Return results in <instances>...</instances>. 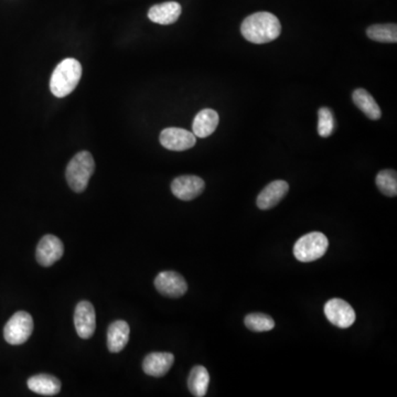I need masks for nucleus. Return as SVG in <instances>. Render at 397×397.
I'll return each mask as SVG.
<instances>
[{
	"label": "nucleus",
	"mask_w": 397,
	"mask_h": 397,
	"mask_svg": "<svg viewBox=\"0 0 397 397\" xmlns=\"http://www.w3.org/2000/svg\"><path fill=\"white\" fill-rule=\"evenodd\" d=\"M282 32L278 18L267 11H259L245 18L241 25V33L247 41L255 45L272 42Z\"/></svg>",
	"instance_id": "nucleus-1"
},
{
	"label": "nucleus",
	"mask_w": 397,
	"mask_h": 397,
	"mask_svg": "<svg viewBox=\"0 0 397 397\" xmlns=\"http://www.w3.org/2000/svg\"><path fill=\"white\" fill-rule=\"evenodd\" d=\"M81 78L82 66L78 60L69 58L61 61L51 76V92L57 97H66L76 90Z\"/></svg>",
	"instance_id": "nucleus-2"
},
{
	"label": "nucleus",
	"mask_w": 397,
	"mask_h": 397,
	"mask_svg": "<svg viewBox=\"0 0 397 397\" xmlns=\"http://www.w3.org/2000/svg\"><path fill=\"white\" fill-rule=\"evenodd\" d=\"M95 170L93 156L88 151H80L71 159L66 167V177L70 188L74 192L85 191L88 182Z\"/></svg>",
	"instance_id": "nucleus-3"
},
{
	"label": "nucleus",
	"mask_w": 397,
	"mask_h": 397,
	"mask_svg": "<svg viewBox=\"0 0 397 397\" xmlns=\"http://www.w3.org/2000/svg\"><path fill=\"white\" fill-rule=\"evenodd\" d=\"M329 247V241L324 234L312 232L300 237L294 245V255L297 261L310 263L321 259Z\"/></svg>",
	"instance_id": "nucleus-4"
},
{
	"label": "nucleus",
	"mask_w": 397,
	"mask_h": 397,
	"mask_svg": "<svg viewBox=\"0 0 397 397\" xmlns=\"http://www.w3.org/2000/svg\"><path fill=\"white\" fill-rule=\"evenodd\" d=\"M32 331L33 319L31 314L18 312L6 324L4 337L9 345H20L31 337Z\"/></svg>",
	"instance_id": "nucleus-5"
},
{
	"label": "nucleus",
	"mask_w": 397,
	"mask_h": 397,
	"mask_svg": "<svg viewBox=\"0 0 397 397\" xmlns=\"http://www.w3.org/2000/svg\"><path fill=\"white\" fill-rule=\"evenodd\" d=\"M324 314L336 327L347 329L355 322V309L345 300L333 298L324 304Z\"/></svg>",
	"instance_id": "nucleus-6"
},
{
	"label": "nucleus",
	"mask_w": 397,
	"mask_h": 397,
	"mask_svg": "<svg viewBox=\"0 0 397 397\" xmlns=\"http://www.w3.org/2000/svg\"><path fill=\"white\" fill-rule=\"evenodd\" d=\"M155 287L161 295L170 298H180L188 290L186 279L172 271L159 273L155 278Z\"/></svg>",
	"instance_id": "nucleus-7"
},
{
	"label": "nucleus",
	"mask_w": 397,
	"mask_h": 397,
	"mask_svg": "<svg viewBox=\"0 0 397 397\" xmlns=\"http://www.w3.org/2000/svg\"><path fill=\"white\" fill-rule=\"evenodd\" d=\"M159 141L168 150L184 151L196 145V137L194 136V133H190L186 129L170 127L161 131Z\"/></svg>",
	"instance_id": "nucleus-8"
},
{
	"label": "nucleus",
	"mask_w": 397,
	"mask_h": 397,
	"mask_svg": "<svg viewBox=\"0 0 397 397\" xmlns=\"http://www.w3.org/2000/svg\"><path fill=\"white\" fill-rule=\"evenodd\" d=\"M63 253L64 247L62 241L54 235L47 234L39 242L35 257L41 266L50 267L63 256Z\"/></svg>",
	"instance_id": "nucleus-9"
},
{
	"label": "nucleus",
	"mask_w": 397,
	"mask_h": 397,
	"mask_svg": "<svg viewBox=\"0 0 397 397\" xmlns=\"http://www.w3.org/2000/svg\"><path fill=\"white\" fill-rule=\"evenodd\" d=\"M206 189L203 179L196 176H182L171 184V191L182 201H191L198 198Z\"/></svg>",
	"instance_id": "nucleus-10"
},
{
	"label": "nucleus",
	"mask_w": 397,
	"mask_h": 397,
	"mask_svg": "<svg viewBox=\"0 0 397 397\" xmlns=\"http://www.w3.org/2000/svg\"><path fill=\"white\" fill-rule=\"evenodd\" d=\"M74 324L78 337L82 339H90L94 335L96 329V314L91 302H78L74 312Z\"/></svg>",
	"instance_id": "nucleus-11"
},
{
	"label": "nucleus",
	"mask_w": 397,
	"mask_h": 397,
	"mask_svg": "<svg viewBox=\"0 0 397 397\" xmlns=\"http://www.w3.org/2000/svg\"><path fill=\"white\" fill-rule=\"evenodd\" d=\"M290 191V184L284 180H275L263 189L257 196V206L261 210H269L282 201Z\"/></svg>",
	"instance_id": "nucleus-12"
},
{
	"label": "nucleus",
	"mask_w": 397,
	"mask_h": 397,
	"mask_svg": "<svg viewBox=\"0 0 397 397\" xmlns=\"http://www.w3.org/2000/svg\"><path fill=\"white\" fill-rule=\"evenodd\" d=\"M174 357L169 352H153L143 359V372L150 377H161L166 375L174 365Z\"/></svg>",
	"instance_id": "nucleus-13"
},
{
	"label": "nucleus",
	"mask_w": 397,
	"mask_h": 397,
	"mask_svg": "<svg viewBox=\"0 0 397 397\" xmlns=\"http://www.w3.org/2000/svg\"><path fill=\"white\" fill-rule=\"evenodd\" d=\"M182 8L177 1H167L153 6L149 9L148 18L159 25H172L182 16Z\"/></svg>",
	"instance_id": "nucleus-14"
},
{
	"label": "nucleus",
	"mask_w": 397,
	"mask_h": 397,
	"mask_svg": "<svg viewBox=\"0 0 397 397\" xmlns=\"http://www.w3.org/2000/svg\"><path fill=\"white\" fill-rule=\"evenodd\" d=\"M219 121V114L216 113L214 109H211V108L202 109L200 113L196 114L194 124H192L194 136L198 137V138L211 136L218 129Z\"/></svg>",
	"instance_id": "nucleus-15"
},
{
	"label": "nucleus",
	"mask_w": 397,
	"mask_h": 397,
	"mask_svg": "<svg viewBox=\"0 0 397 397\" xmlns=\"http://www.w3.org/2000/svg\"><path fill=\"white\" fill-rule=\"evenodd\" d=\"M129 324L123 320H117L108 327L107 348L112 353H119L127 345L129 340Z\"/></svg>",
	"instance_id": "nucleus-16"
},
{
	"label": "nucleus",
	"mask_w": 397,
	"mask_h": 397,
	"mask_svg": "<svg viewBox=\"0 0 397 397\" xmlns=\"http://www.w3.org/2000/svg\"><path fill=\"white\" fill-rule=\"evenodd\" d=\"M29 390L37 394L53 396L61 390V382L56 377L49 374H38L30 377L28 380Z\"/></svg>",
	"instance_id": "nucleus-17"
},
{
	"label": "nucleus",
	"mask_w": 397,
	"mask_h": 397,
	"mask_svg": "<svg viewBox=\"0 0 397 397\" xmlns=\"http://www.w3.org/2000/svg\"><path fill=\"white\" fill-rule=\"evenodd\" d=\"M352 98L360 111H362L369 119L377 121L381 119L382 111H381L380 106L377 105L374 97L369 92L365 91L363 88H357L352 94Z\"/></svg>",
	"instance_id": "nucleus-18"
},
{
	"label": "nucleus",
	"mask_w": 397,
	"mask_h": 397,
	"mask_svg": "<svg viewBox=\"0 0 397 397\" xmlns=\"http://www.w3.org/2000/svg\"><path fill=\"white\" fill-rule=\"evenodd\" d=\"M210 375L208 369L202 365H196L189 374V391L194 396L203 397L209 389Z\"/></svg>",
	"instance_id": "nucleus-19"
},
{
	"label": "nucleus",
	"mask_w": 397,
	"mask_h": 397,
	"mask_svg": "<svg viewBox=\"0 0 397 397\" xmlns=\"http://www.w3.org/2000/svg\"><path fill=\"white\" fill-rule=\"evenodd\" d=\"M367 35L371 40L377 42L396 43L397 25L395 23L373 25L367 28Z\"/></svg>",
	"instance_id": "nucleus-20"
},
{
	"label": "nucleus",
	"mask_w": 397,
	"mask_h": 397,
	"mask_svg": "<svg viewBox=\"0 0 397 397\" xmlns=\"http://www.w3.org/2000/svg\"><path fill=\"white\" fill-rule=\"evenodd\" d=\"M377 186L380 191L387 196H396L397 194V174L396 171L386 169L377 174Z\"/></svg>",
	"instance_id": "nucleus-21"
},
{
	"label": "nucleus",
	"mask_w": 397,
	"mask_h": 397,
	"mask_svg": "<svg viewBox=\"0 0 397 397\" xmlns=\"http://www.w3.org/2000/svg\"><path fill=\"white\" fill-rule=\"evenodd\" d=\"M245 326L251 331H271L275 328V321L272 317L265 314H249L245 317Z\"/></svg>",
	"instance_id": "nucleus-22"
},
{
	"label": "nucleus",
	"mask_w": 397,
	"mask_h": 397,
	"mask_svg": "<svg viewBox=\"0 0 397 397\" xmlns=\"http://www.w3.org/2000/svg\"><path fill=\"white\" fill-rule=\"evenodd\" d=\"M335 129V117L329 108L321 107L318 112V134L319 136L327 138Z\"/></svg>",
	"instance_id": "nucleus-23"
}]
</instances>
